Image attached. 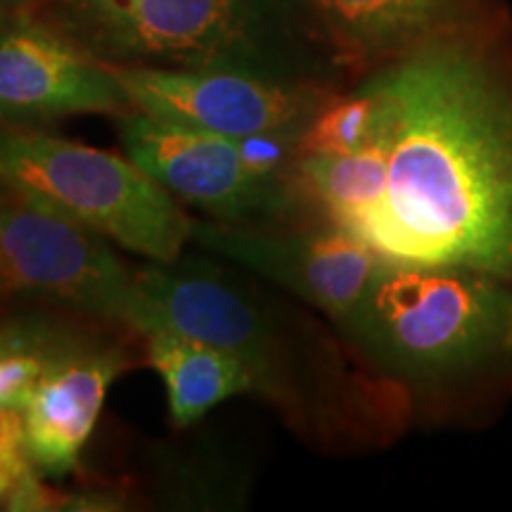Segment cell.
Returning a JSON list of instances; mask_svg holds the SVG:
<instances>
[{
    "mask_svg": "<svg viewBox=\"0 0 512 512\" xmlns=\"http://www.w3.org/2000/svg\"><path fill=\"white\" fill-rule=\"evenodd\" d=\"M190 242L283 287L339 325L387 264L349 230L320 223L304 230L195 221Z\"/></svg>",
    "mask_w": 512,
    "mask_h": 512,
    "instance_id": "obj_8",
    "label": "cell"
},
{
    "mask_svg": "<svg viewBox=\"0 0 512 512\" xmlns=\"http://www.w3.org/2000/svg\"><path fill=\"white\" fill-rule=\"evenodd\" d=\"M124 368L121 349L86 339L50 363L22 408L24 441L36 472L64 477L74 470Z\"/></svg>",
    "mask_w": 512,
    "mask_h": 512,
    "instance_id": "obj_11",
    "label": "cell"
},
{
    "mask_svg": "<svg viewBox=\"0 0 512 512\" xmlns=\"http://www.w3.org/2000/svg\"><path fill=\"white\" fill-rule=\"evenodd\" d=\"M74 3L79 5L81 15L88 17V15H98V12L119 8V5L128 3V0H74Z\"/></svg>",
    "mask_w": 512,
    "mask_h": 512,
    "instance_id": "obj_17",
    "label": "cell"
},
{
    "mask_svg": "<svg viewBox=\"0 0 512 512\" xmlns=\"http://www.w3.org/2000/svg\"><path fill=\"white\" fill-rule=\"evenodd\" d=\"M31 0H0V17H12L19 15V10H24Z\"/></svg>",
    "mask_w": 512,
    "mask_h": 512,
    "instance_id": "obj_18",
    "label": "cell"
},
{
    "mask_svg": "<svg viewBox=\"0 0 512 512\" xmlns=\"http://www.w3.org/2000/svg\"><path fill=\"white\" fill-rule=\"evenodd\" d=\"M34 470L24 441L22 413L0 411V503H10L19 484Z\"/></svg>",
    "mask_w": 512,
    "mask_h": 512,
    "instance_id": "obj_16",
    "label": "cell"
},
{
    "mask_svg": "<svg viewBox=\"0 0 512 512\" xmlns=\"http://www.w3.org/2000/svg\"><path fill=\"white\" fill-rule=\"evenodd\" d=\"M126 110V93L102 57L24 15L0 24V126Z\"/></svg>",
    "mask_w": 512,
    "mask_h": 512,
    "instance_id": "obj_10",
    "label": "cell"
},
{
    "mask_svg": "<svg viewBox=\"0 0 512 512\" xmlns=\"http://www.w3.org/2000/svg\"><path fill=\"white\" fill-rule=\"evenodd\" d=\"M380 105L373 88L351 95H332L299 136V155H349L377 140Z\"/></svg>",
    "mask_w": 512,
    "mask_h": 512,
    "instance_id": "obj_15",
    "label": "cell"
},
{
    "mask_svg": "<svg viewBox=\"0 0 512 512\" xmlns=\"http://www.w3.org/2000/svg\"><path fill=\"white\" fill-rule=\"evenodd\" d=\"M147 363L162 377L169 415L190 427L230 396L252 392V377L238 356L176 330L147 332Z\"/></svg>",
    "mask_w": 512,
    "mask_h": 512,
    "instance_id": "obj_13",
    "label": "cell"
},
{
    "mask_svg": "<svg viewBox=\"0 0 512 512\" xmlns=\"http://www.w3.org/2000/svg\"><path fill=\"white\" fill-rule=\"evenodd\" d=\"M313 17L339 50L356 62L413 53L458 34L463 0H309Z\"/></svg>",
    "mask_w": 512,
    "mask_h": 512,
    "instance_id": "obj_12",
    "label": "cell"
},
{
    "mask_svg": "<svg viewBox=\"0 0 512 512\" xmlns=\"http://www.w3.org/2000/svg\"><path fill=\"white\" fill-rule=\"evenodd\" d=\"M259 19V0H128L83 22L102 53L119 60L256 72L247 60Z\"/></svg>",
    "mask_w": 512,
    "mask_h": 512,
    "instance_id": "obj_9",
    "label": "cell"
},
{
    "mask_svg": "<svg viewBox=\"0 0 512 512\" xmlns=\"http://www.w3.org/2000/svg\"><path fill=\"white\" fill-rule=\"evenodd\" d=\"M0 185L155 264L181 259L195 228L128 155L22 126H0Z\"/></svg>",
    "mask_w": 512,
    "mask_h": 512,
    "instance_id": "obj_4",
    "label": "cell"
},
{
    "mask_svg": "<svg viewBox=\"0 0 512 512\" xmlns=\"http://www.w3.org/2000/svg\"><path fill=\"white\" fill-rule=\"evenodd\" d=\"M126 155L178 200L233 226H275L299 204L292 176L247 162L238 138L171 124L131 110L119 121Z\"/></svg>",
    "mask_w": 512,
    "mask_h": 512,
    "instance_id": "obj_6",
    "label": "cell"
},
{
    "mask_svg": "<svg viewBox=\"0 0 512 512\" xmlns=\"http://www.w3.org/2000/svg\"><path fill=\"white\" fill-rule=\"evenodd\" d=\"M5 19H8V17H0V24H3V22H5Z\"/></svg>",
    "mask_w": 512,
    "mask_h": 512,
    "instance_id": "obj_19",
    "label": "cell"
},
{
    "mask_svg": "<svg viewBox=\"0 0 512 512\" xmlns=\"http://www.w3.org/2000/svg\"><path fill=\"white\" fill-rule=\"evenodd\" d=\"M387 190L361 228L387 264L512 283V76L451 34L368 81Z\"/></svg>",
    "mask_w": 512,
    "mask_h": 512,
    "instance_id": "obj_1",
    "label": "cell"
},
{
    "mask_svg": "<svg viewBox=\"0 0 512 512\" xmlns=\"http://www.w3.org/2000/svg\"><path fill=\"white\" fill-rule=\"evenodd\" d=\"M510 285L458 268L384 264L339 330L370 373L403 389L458 384L512 351Z\"/></svg>",
    "mask_w": 512,
    "mask_h": 512,
    "instance_id": "obj_3",
    "label": "cell"
},
{
    "mask_svg": "<svg viewBox=\"0 0 512 512\" xmlns=\"http://www.w3.org/2000/svg\"><path fill=\"white\" fill-rule=\"evenodd\" d=\"M107 242L8 190L0 195V294H22L128 325L136 271Z\"/></svg>",
    "mask_w": 512,
    "mask_h": 512,
    "instance_id": "obj_5",
    "label": "cell"
},
{
    "mask_svg": "<svg viewBox=\"0 0 512 512\" xmlns=\"http://www.w3.org/2000/svg\"><path fill=\"white\" fill-rule=\"evenodd\" d=\"M105 62L131 110L228 138L302 133L332 98L316 86L247 69Z\"/></svg>",
    "mask_w": 512,
    "mask_h": 512,
    "instance_id": "obj_7",
    "label": "cell"
},
{
    "mask_svg": "<svg viewBox=\"0 0 512 512\" xmlns=\"http://www.w3.org/2000/svg\"><path fill=\"white\" fill-rule=\"evenodd\" d=\"M128 328L176 330L230 351L252 377V392L318 439L358 425L394 427L408 406L399 384L349 370L318 325L211 259L138 268Z\"/></svg>",
    "mask_w": 512,
    "mask_h": 512,
    "instance_id": "obj_2",
    "label": "cell"
},
{
    "mask_svg": "<svg viewBox=\"0 0 512 512\" xmlns=\"http://www.w3.org/2000/svg\"><path fill=\"white\" fill-rule=\"evenodd\" d=\"M292 185L323 223L358 235L387 190V143L377 131L375 143L349 155H299Z\"/></svg>",
    "mask_w": 512,
    "mask_h": 512,
    "instance_id": "obj_14",
    "label": "cell"
}]
</instances>
